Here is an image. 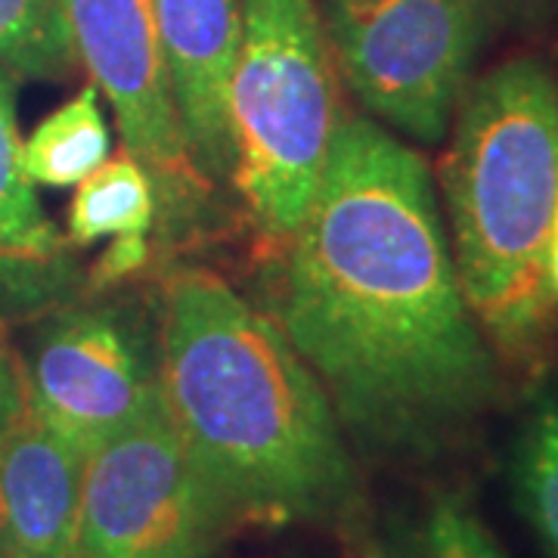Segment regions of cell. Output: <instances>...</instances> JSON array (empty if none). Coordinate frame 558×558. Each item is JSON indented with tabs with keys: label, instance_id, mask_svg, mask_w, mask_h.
<instances>
[{
	"label": "cell",
	"instance_id": "obj_1",
	"mask_svg": "<svg viewBox=\"0 0 558 558\" xmlns=\"http://www.w3.org/2000/svg\"><path fill=\"white\" fill-rule=\"evenodd\" d=\"M267 314L360 450L435 457L502 398L435 174L369 116H341L317 196L277 248Z\"/></svg>",
	"mask_w": 558,
	"mask_h": 558
},
{
	"label": "cell",
	"instance_id": "obj_2",
	"mask_svg": "<svg viewBox=\"0 0 558 558\" xmlns=\"http://www.w3.org/2000/svg\"><path fill=\"white\" fill-rule=\"evenodd\" d=\"M161 400L233 527H326L369 543L354 444L267 311L208 267L159 282Z\"/></svg>",
	"mask_w": 558,
	"mask_h": 558
},
{
	"label": "cell",
	"instance_id": "obj_3",
	"mask_svg": "<svg viewBox=\"0 0 558 558\" xmlns=\"http://www.w3.org/2000/svg\"><path fill=\"white\" fill-rule=\"evenodd\" d=\"M438 165L459 286L506 369L537 376L556 341L549 242L558 205V75L515 57L469 84Z\"/></svg>",
	"mask_w": 558,
	"mask_h": 558
},
{
	"label": "cell",
	"instance_id": "obj_4",
	"mask_svg": "<svg viewBox=\"0 0 558 558\" xmlns=\"http://www.w3.org/2000/svg\"><path fill=\"white\" fill-rule=\"evenodd\" d=\"M339 72L314 0H242L230 81L233 193L270 248L317 196L341 121Z\"/></svg>",
	"mask_w": 558,
	"mask_h": 558
},
{
	"label": "cell",
	"instance_id": "obj_5",
	"mask_svg": "<svg viewBox=\"0 0 558 558\" xmlns=\"http://www.w3.org/2000/svg\"><path fill=\"white\" fill-rule=\"evenodd\" d=\"M512 0H329L339 81L398 137L440 146Z\"/></svg>",
	"mask_w": 558,
	"mask_h": 558
},
{
	"label": "cell",
	"instance_id": "obj_6",
	"mask_svg": "<svg viewBox=\"0 0 558 558\" xmlns=\"http://www.w3.org/2000/svg\"><path fill=\"white\" fill-rule=\"evenodd\" d=\"M233 534L161 398L84 459L72 558H220Z\"/></svg>",
	"mask_w": 558,
	"mask_h": 558
},
{
	"label": "cell",
	"instance_id": "obj_7",
	"mask_svg": "<svg viewBox=\"0 0 558 558\" xmlns=\"http://www.w3.org/2000/svg\"><path fill=\"white\" fill-rule=\"evenodd\" d=\"M28 407L90 453L161 398L156 311L134 295L65 301L20 357Z\"/></svg>",
	"mask_w": 558,
	"mask_h": 558
},
{
	"label": "cell",
	"instance_id": "obj_8",
	"mask_svg": "<svg viewBox=\"0 0 558 558\" xmlns=\"http://www.w3.org/2000/svg\"><path fill=\"white\" fill-rule=\"evenodd\" d=\"M62 10L78 65L116 112L124 153L153 178L156 230L174 242L202 236L215 211V186L183 143L153 0H62Z\"/></svg>",
	"mask_w": 558,
	"mask_h": 558
},
{
	"label": "cell",
	"instance_id": "obj_9",
	"mask_svg": "<svg viewBox=\"0 0 558 558\" xmlns=\"http://www.w3.org/2000/svg\"><path fill=\"white\" fill-rule=\"evenodd\" d=\"M153 13L190 159L215 190H233L230 81L242 44V0H153Z\"/></svg>",
	"mask_w": 558,
	"mask_h": 558
},
{
	"label": "cell",
	"instance_id": "obj_10",
	"mask_svg": "<svg viewBox=\"0 0 558 558\" xmlns=\"http://www.w3.org/2000/svg\"><path fill=\"white\" fill-rule=\"evenodd\" d=\"M84 459L28 407L0 453V558H72Z\"/></svg>",
	"mask_w": 558,
	"mask_h": 558
},
{
	"label": "cell",
	"instance_id": "obj_11",
	"mask_svg": "<svg viewBox=\"0 0 558 558\" xmlns=\"http://www.w3.org/2000/svg\"><path fill=\"white\" fill-rule=\"evenodd\" d=\"M112 153V131L102 116L100 90L81 87L22 140V171L35 186H78Z\"/></svg>",
	"mask_w": 558,
	"mask_h": 558
},
{
	"label": "cell",
	"instance_id": "obj_12",
	"mask_svg": "<svg viewBox=\"0 0 558 558\" xmlns=\"http://www.w3.org/2000/svg\"><path fill=\"white\" fill-rule=\"evenodd\" d=\"M156 230V186L134 156L100 165L75 186L69 205V245L87 248L94 242L149 240Z\"/></svg>",
	"mask_w": 558,
	"mask_h": 558
},
{
	"label": "cell",
	"instance_id": "obj_13",
	"mask_svg": "<svg viewBox=\"0 0 558 558\" xmlns=\"http://www.w3.org/2000/svg\"><path fill=\"white\" fill-rule=\"evenodd\" d=\"M16 75L0 65V260H44L69 252L22 171Z\"/></svg>",
	"mask_w": 558,
	"mask_h": 558
},
{
	"label": "cell",
	"instance_id": "obj_14",
	"mask_svg": "<svg viewBox=\"0 0 558 558\" xmlns=\"http://www.w3.org/2000/svg\"><path fill=\"white\" fill-rule=\"evenodd\" d=\"M506 478L519 515L546 558H558V391L553 388L539 391L521 418Z\"/></svg>",
	"mask_w": 558,
	"mask_h": 558
},
{
	"label": "cell",
	"instance_id": "obj_15",
	"mask_svg": "<svg viewBox=\"0 0 558 558\" xmlns=\"http://www.w3.org/2000/svg\"><path fill=\"white\" fill-rule=\"evenodd\" d=\"M0 65L28 81L75 75L78 57L62 0H0Z\"/></svg>",
	"mask_w": 558,
	"mask_h": 558
},
{
	"label": "cell",
	"instance_id": "obj_16",
	"mask_svg": "<svg viewBox=\"0 0 558 558\" xmlns=\"http://www.w3.org/2000/svg\"><path fill=\"white\" fill-rule=\"evenodd\" d=\"M413 521L422 558H509L462 494H435Z\"/></svg>",
	"mask_w": 558,
	"mask_h": 558
},
{
	"label": "cell",
	"instance_id": "obj_17",
	"mask_svg": "<svg viewBox=\"0 0 558 558\" xmlns=\"http://www.w3.org/2000/svg\"><path fill=\"white\" fill-rule=\"evenodd\" d=\"M25 410H28V395H25V379H22V363L13 354L0 326V453Z\"/></svg>",
	"mask_w": 558,
	"mask_h": 558
},
{
	"label": "cell",
	"instance_id": "obj_18",
	"mask_svg": "<svg viewBox=\"0 0 558 558\" xmlns=\"http://www.w3.org/2000/svg\"><path fill=\"white\" fill-rule=\"evenodd\" d=\"M363 558H422L413 521L395 519L388 521L381 531H373L366 549H363Z\"/></svg>",
	"mask_w": 558,
	"mask_h": 558
},
{
	"label": "cell",
	"instance_id": "obj_19",
	"mask_svg": "<svg viewBox=\"0 0 558 558\" xmlns=\"http://www.w3.org/2000/svg\"><path fill=\"white\" fill-rule=\"evenodd\" d=\"M549 286L558 301V205H556V223H553V242H549Z\"/></svg>",
	"mask_w": 558,
	"mask_h": 558
}]
</instances>
